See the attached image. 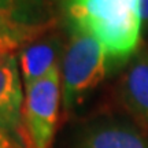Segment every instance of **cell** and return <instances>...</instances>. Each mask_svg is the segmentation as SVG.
I'll list each match as a JSON object with an SVG mask.
<instances>
[{
  "mask_svg": "<svg viewBox=\"0 0 148 148\" xmlns=\"http://www.w3.org/2000/svg\"><path fill=\"white\" fill-rule=\"evenodd\" d=\"M121 97L126 108L148 125V53H140L121 79Z\"/></svg>",
  "mask_w": 148,
  "mask_h": 148,
  "instance_id": "obj_7",
  "label": "cell"
},
{
  "mask_svg": "<svg viewBox=\"0 0 148 148\" xmlns=\"http://www.w3.org/2000/svg\"><path fill=\"white\" fill-rule=\"evenodd\" d=\"M53 27V21L44 25H27L0 16V58L19 51L27 42Z\"/></svg>",
  "mask_w": 148,
  "mask_h": 148,
  "instance_id": "obj_8",
  "label": "cell"
},
{
  "mask_svg": "<svg viewBox=\"0 0 148 148\" xmlns=\"http://www.w3.org/2000/svg\"><path fill=\"white\" fill-rule=\"evenodd\" d=\"M62 97L60 67L25 89L19 141L22 148H51Z\"/></svg>",
  "mask_w": 148,
  "mask_h": 148,
  "instance_id": "obj_3",
  "label": "cell"
},
{
  "mask_svg": "<svg viewBox=\"0 0 148 148\" xmlns=\"http://www.w3.org/2000/svg\"><path fill=\"white\" fill-rule=\"evenodd\" d=\"M18 147H21V145L16 144V140H14L10 134H7L0 127V148H18Z\"/></svg>",
  "mask_w": 148,
  "mask_h": 148,
  "instance_id": "obj_10",
  "label": "cell"
},
{
  "mask_svg": "<svg viewBox=\"0 0 148 148\" xmlns=\"http://www.w3.org/2000/svg\"><path fill=\"white\" fill-rule=\"evenodd\" d=\"M110 60L104 47L92 34L71 27L60 66L64 111L81 104L103 82Z\"/></svg>",
  "mask_w": 148,
  "mask_h": 148,
  "instance_id": "obj_2",
  "label": "cell"
},
{
  "mask_svg": "<svg viewBox=\"0 0 148 148\" xmlns=\"http://www.w3.org/2000/svg\"><path fill=\"white\" fill-rule=\"evenodd\" d=\"M138 10L141 16V25L148 32V0H138Z\"/></svg>",
  "mask_w": 148,
  "mask_h": 148,
  "instance_id": "obj_11",
  "label": "cell"
},
{
  "mask_svg": "<svg viewBox=\"0 0 148 148\" xmlns=\"http://www.w3.org/2000/svg\"><path fill=\"white\" fill-rule=\"evenodd\" d=\"M23 101L18 59L15 53L4 55L0 58V127L19 144Z\"/></svg>",
  "mask_w": 148,
  "mask_h": 148,
  "instance_id": "obj_5",
  "label": "cell"
},
{
  "mask_svg": "<svg viewBox=\"0 0 148 148\" xmlns=\"http://www.w3.org/2000/svg\"><path fill=\"white\" fill-rule=\"evenodd\" d=\"M71 27L92 34L111 60H125L137 49L141 34L138 0H69Z\"/></svg>",
  "mask_w": 148,
  "mask_h": 148,
  "instance_id": "obj_1",
  "label": "cell"
},
{
  "mask_svg": "<svg viewBox=\"0 0 148 148\" xmlns=\"http://www.w3.org/2000/svg\"><path fill=\"white\" fill-rule=\"evenodd\" d=\"M66 44L60 33L49 29L19 49L18 63L25 89L62 66Z\"/></svg>",
  "mask_w": 148,
  "mask_h": 148,
  "instance_id": "obj_4",
  "label": "cell"
},
{
  "mask_svg": "<svg viewBox=\"0 0 148 148\" xmlns=\"http://www.w3.org/2000/svg\"><path fill=\"white\" fill-rule=\"evenodd\" d=\"M0 16L27 25L53 21L48 18L44 0H0Z\"/></svg>",
  "mask_w": 148,
  "mask_h": 148,
  "instance_id": "obj_9",
  "label": "cell"
},
{
  "mask_svg": "<svg viewBox=\"0 0 148 148\" xmlns=\"http://www.w3.org/2000/svg\"><path fill=\"white\" fill-rule=\"evenodd\" d=\"M75 148H148V140L136 127L107 122L85 130Z\"/></svg>",
  "mask_w": 148,
  "mask_h": 148,
  "instance_id": "obj_6",
  "label": "cell"
}]
</instances>
